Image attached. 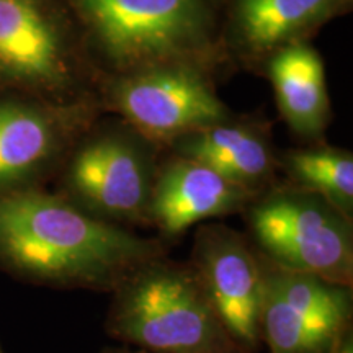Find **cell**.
<instances>
[{
	"instance_id": "cell-12",
	"label": "cell",
	"mask_w": 353,
	"mask_h": 353,
	"mask_svg": "<svg viewBox=\"0 0 353 353\" xmlns=\"http://www.w3.org/2000/svg\"><path fill=\"white\" fill-rule=\"evenodd\" d=\"M257 195L193 159L164 152L149 206V226L170 244L195 224L241 214Z\"/></svg>"
},
{
	"instance_id": "cell-3",
	"label": "cell",
	"mask_w": 353,
	"mask_h": 353,
	"mask_svg": "<svg viewBox=\"0 0 353 353\" xmlns=\"http://www.w3.org/2000/svg\"><path fill=\"white\" fill-rule=\"evenodd\" d=\"M105 330L149 353H250L229 332L188 262L148 260L114 286Z\"/></svg>"
},
{
	"instance_id": "cell-10",
	"label": "cell",
	"mask_w": 353,
	"mask_h": 353,
	"mask_svg": "<svg viewBox=\"0 0 353 353\" xmlns=\"http://www.w3.org/2000/svg\"><path fill=\"white\" fill-rule=\"evenodd\" d=\"M103 113L94 105L0 100V195L30 188L63 167L83 131Z\"/></svg>"
},
{
	"instance_id": "cell-13",
	"label": "cell",
	"mask_w": 353,
	"mask_h": 353,
	"mask_svg": "<svg viewBox=\"0 0 353 353\" xmlns=\"http://www.w3.org/2000/svg\"><path fill=\"white\" fill-rule=\"evenodd\" d=\"M211 167L254 195L280 180L272 123L263 114H234L229 120L190 132L164 149Z\"/></svg>"
},
{
	"instance_id": "cell-14",
	"label": "cell",
	"mask_w": 353,
	"mask_h": 353,
	"mask_svg": "<svg viewBox=\"0 0 353 353\" xmlns=\"http://www.w3.org/2000/svg\"><path fill=\"white\" fill-rule=\"evenodd\" d=\"M262 77L270 81L278 113L290 131L307 144L325 143L334 113L319 51L311 43L285 48L265 64Z\"/></svg>"
},
{
	"instance_id": "cell-15",
	"label": "cell",
	"mask_w": 353,
	"mask_h": 353,
	"mask_svg": "<svg viewBox=\"0 0 353 353\" xmlns=\"http://www.w3.org/2000/svg\"><path fill=\"white\" fill-rule=\"evenodd\" d=\"M280 180L316 193L353 218V154L325 143L278 151Z\"/></svg>"
},
{
	"instance_id": "cell-1",
	"label": "cell",
	"mask_w": 353,
	"mask_h": 353,
	"mask_svg": "<svg viewBox=\"0 0 353 353\" xmlns=\"http://www.w3.org/2000/svg\"><path fill=\"white\" fill-rule=\"evenodd\" d=\"M169 254L159 237L92 218L43 188L0 195V270L23 283L112 293L148 260Z\"/></svg>"
},
{
	"instance_id": "cell-11",
	"label": "cell",
	"mask_w": 353,
	"mask_h": 353,
	"mask_svg": "<svg viewBox=\"0 0 353 353\" xmlns=\"http://www.w3.org/2000/svg\"><path fill=\"white\" fill-rule=\"evenodd\" d=\"M353 0H226L223 51L229 72L262 76L276 52L311 39L352 12Z\"/></svg>"
},
{
	"instance_id": "cell-8",
	"label": "cell",
	"mask_w": 353,
	"mask_h": 353,
	"mask_svg": "<svg viewBox=\"0 0 353 353\" xmlns=\"http://www.w3.org/2000/svg\"><path fill=\"white\" fill-rule=\"evenodd\" d=\"M259 255L263 275L260 330L268 352L334 353L353 334V286L286 270Z\"/></svg>"
},
{
	"instance_id": "cell-17",
	"label": "cell",
	"mask_w": 353,
	"mask_h": 353,
	"mask_svg": "<svg viewBox=\"0 0 353 353\" xmlns=\"http://www.w3.org/2000/svg\"><path fill=\"white\" fill-rule=\"evenodd\" d=\"M0 353H6V352H3V348H2V347H0Z\"/></svg>"
},
{
	"instance_id": "cell-9",
	"label": "cell",
	"mask_w": 353,
	"mask_h": 353,
	"mask_svg": "<svg viewBox=\"0 0 353 353\" xmlns=\"http://www.w3.org/2000/svg\"><path fill=\"white\" fill-rule=\"evenodd\" d=\"M188 263L232 337L247 352L259 353L263 345V275L247 234L224 223H201Z\"/></svg>"
},
{
	"instance_id": "cell-7",
	"label": "cell",
	"mask_w": 353,
	"mask_h": 353,
	"mask_svg": "<svg viewBox=\"0 0 353 353\" xmlns=\"http://www.w3.org/2000/svg\"><path fill=\"white\" fill-rule=\"evenodd\" d=\"M100 108L167 148L190 132L232 118L218 94V79L196 68L167 65L110 79L100 85Z\"/></svg>"
},
{
	"instance_id": "cell-2",
	"label": "cell",
	"mask_w": 353,
	"mask_h": 353,
	"mask_svg": "<svg viewBox=\"0 0 353 353\" xmlns=\"http://www.w3.org/2000/svg\"><path fill=\"white\" fill-rule=\"evenodd\" d=\"M100 83L185 65L228 77L226 0H61Z\"/></svg>"
},
{
	"instance_id": "cell-5",
	"label": "cell",
	"mask_w": 353,
	"mask_h": 353,
	"mask_svg": "<svg viewBox=\"0 0 353 353\" xmlns=\"http://www.w3.org/2000/svg\"><path fill=\"white\" fill-rule=\"evenodd\" d=\"M0 83L100 108V79L61 0H0Z\"/></svg>"
},
{
	"instance_id": "cell-4",
	"label": "cell",
	"mask_w": 353,
	"mask_h": 353,
	"mask_svg": "<svg viewBox=\"0 0 353 353\" xmlns=\"http://www.w3.org/2000/svg\"><path fill=\"white\" fill-rule=\"evenodd\" d=\"M164 148L120 117L101 113L72 145L61 196L92 218L132 229L149 226V206Z\"/></svg>"
},
{
	"instance_id": "cell-16",
	"label": "cell",
	"mask_w": 353,
	"mask_h": 353,
	"mask_svg": "<svg viewBox=\"0 0 353 353\" xmlns=\"http://www.w3.org/2000/svg\"><path fill=\"white\" fill-rule=\"evenodd\" d=\"M100 353H149L141 348H131V347H105L101 348Z\"/></svg>"
},
{
	"instance_id": "cell-6",
	"label": "cell",
	"mask_w": 353,
	"mask_h": 353,
	"mask_svg": "<svg viewBox=\"0 0 353 353\" xmlns=\"http://www.w3.org/2000/svg\"><path fill=\"white\" fill-rule=\"evenodd\" d=\"M241 214L247 237L265 259L353 286V218L325 198L278 180Z\"/></svg>"
}]
</instances>
